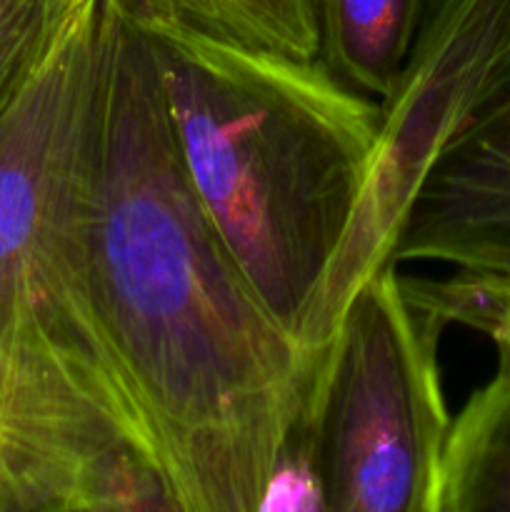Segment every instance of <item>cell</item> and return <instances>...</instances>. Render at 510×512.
Wrapping results in <instances>:
<instances>
[{
  "label": "cell",
  "mask_w": 510,
  "mask_h": 512,
  "mask_svg": "<svg viewBox=\"0 0 510 512\" xmlns=\"http://www.w3.org/2000/svg\"><path fill=\"white\" fill-rule=\"evenodd\" d=\"M83 240L100 335L178 512H258L318 358L195 198L125 0H98Z\"/></svg>",
  "instance_id": "obj_1"
},
{
  "label": "cell",
  "mask_w": 510,
  "mask_h": 512,
  "mask_svg": "<svg viewBox=\"0 0 510 512\" xmlns=\"http://www.w3.org/2000/svg\"><path fill=\"white\" fill-rule=\"evenodd\" d=\"M125 3L153 53L195 198L260 303L298 343L368 173L378 100L320 58L248 48L155 5Z\"/></svg>",
  "instance_id": "obj_2"
},
{
  "label": "cell",
  "mask_w": 510,
  "mask_h": 512,
  "mask_svg": "<svg viewBox=\"0 0 510 512\" xmlns=\"http://www.w3.org/2000/svg\"><path fill=\"white\" fill-rule=\"evenodd\" d=\"M443 330L405 298L398 265L353 295L295 420L328 512H435L453 423L438 365Z\"/></svg>",
  "instance_id": "obj_3"
},
{
  "label": "cell",
  "mask_w": 510,
  "mask_h": 512,
  "mask_svg": "<svg viewBox=\"0 0 510 512\" xmlns=\"http://www.w3.org/2000/svg\"><path fill=\"white\" fill-rule=\"evenodd\" d=\"M95 28L98 0H85L0 118V318L15 310L38 315L130 405L100 335L85 268Z\"/></svg>",
  "instance_id": "obj_4"
},
{
  "label": "cell",
  "mask_w": 510,
  "mask_h": 512,
  "mask_svg": "<svg viewBox=\"0 0 510 512\" xmlns=\"http://www.w3.org/2000/svg\"><path fill=\"white\" fill-rule=\"evenodd\" d=\"M510 93V0H433L378 130L353 218L298 335L323 355L360 285L393 265L410 208L448 150Z\"/></svg>",
  "instance_id": "obj_5"
},
{
  "label": "cell",
  "mask_w": 510,
  "mask_h": 512,
  "mask_svg": "<svg viewBox=\"0 0 510 512\" xmlns=\"http://www.w3.org/2000/svg\"><path fill=\"white\" fill-rule=\"evenodd\" d=\"M175 512L130 405L28 310L0 318V512Z\"/></svg>",
  "instance_id": "obj_6"
},
{
  "label": "cell",
  "mask_w": 510,
  "mask_h": 512,
  "mask_svg": "<svg viewBox=\"0 0 510 512\" xmlns=\"http://www.w3.org/2000/svg\"><path fill=\"white\" fill-rule=\"evenodd\" d=\"M390 263L510 273V93L435 165Z\"/></svg>",
  "instance_id": "obj_7"
},
{
  "label": "cell",
  "mask_w": 510,
  "mask_h": 512,
  "mask_svg": "<svg viewBox=\"0 0 510 512\" xmlns=\"http://www.w3.org/2000/svg\"><path fill=\"white\" fill-rule=\"evenodd\" d=\"M433 0H320V60L373 100L393 90Z\"/></svg>",
  "instance_id": "obj_8"
},
{
  "label": "cell",
  "mask_w": 510,
  "mask_h": 512,
  "mask_svg": "<svg viewBox=\"0 0 510 512\" xmlns=\"http://www.w3.org/2000/svg\"><path fill=\"white\" fill-rule=\"evenodd\" d=\"M435 512H510V375L495 373L450 423Z\"/></svg>",
  "instance_id": "obj_9"
},
{
  "label": "cell",
  "mask_w": 510,
  "mask_h": 512,
  "mask_svg": "<svg viewBox=\"0 0 510 512\" xmlns=\"http://www.w3.org/2000/svg\"><path fill=\"white\" fill-rule=\"evenodd\" d=\"M183 23L290 58H320V0H140Z\"/></svg>",
  "instance_id": "obj_10"
},
{
  "label": "cell",
  "mask_w": 510,
  "mask_h": 512,
  "mask_svg": "<svg viewBox=\"0 0 510 512\" xmlns=\"http://www.w3.org/2000/svg\"><path fill=\"white\" fill-rule=\"evenodd\" d=\"M405 298L430 318L448 325H465L493 340L498 370L510 375V273L458 270L448 278H405Z\"/></svg>",
  "instance_id": "obj_11"
},
{
  "label": "cell",
  "mask_w": 510,
  "mask_h": 512,
  "mask_svg": "<svg viewBox=\"0 0 510 512\" xmlns=\"http://www.w3.org/2000/svg\"><path fill=\"white\" fill-rule=\"evenodd\" d=\"M83 5L85 0H0V118Z\"/></svg>",
  "instance_id": "obj_12"
}]
</instances>
